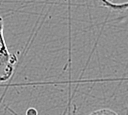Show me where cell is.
<instances>
[{
    "mask_svg": "<svg viewBox=\"0 0 128 115\" xmlns=\"http://www.w3.org/2000/svg\"><path fill=\"white\" fill-rule=\"evenodd\" d=\"M16 62V57L7 48L3 35V18L0 17V82H4L10 78Z\"/></svg>",
    "mask_w": 128,
    "mask_h": 115,
    "instance_id": "1",
    "label": "cell"
},
{
    "mask_svg": "<svg viewBox=\"0 0 128 115\" xmlns=\"http://www.w3.org/2000/svg\"><path fill=\"white\" fill-rule=\"evenodd\" d=\"M97 3L101 6V7H105L108 8L109 10L112 11H124L126 9H128V2L125 3H113L109 0H96Z\"/></svg>",
    "mask_w": 128,
    "mask_h": 115,
    "instance_id": "2",
    "label": "cell"
},
{
    "mask_svg": "<svg viewBox=\"0 0 128 115\" xmlns=\"http://www.w3.org/2000/svg\"><path fill=\"white\" fill-rule=\"evenodd\" d=\"M89 115H118V114H117L115 111L111 110V109L104 108V109H99V110L93 111V112L90 113Z\"/></svg>",
    "mask_w": 128,
    "mask_h": 115,
    "instance_id": "3",
    "label": "cell"
},
{
    "mask_svg": "<svg viewBox=\"0 0 128 115\" xmlns=\"http://www.w3.org/2000/svg\"><path fill=\"white\" fill-rule=\"evenodd\" d=\"M26 115H37V111L35 109H33V108H30V109L27 110Z\"/></svg>",
    "mask_w": 128,
    "mask_h": 115,
    "instance_id": "4",
    "label": "cell"
}]
</instances>
